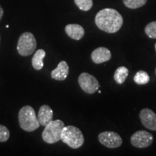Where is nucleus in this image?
<instances>
[{
    "mask_svg": "<svg viewBox=\"0 0 156 156\" xmlns=\"http://www.w3.org/2000/svg\"><path fill=\"white\" fill-rule=\"evenodd\" d=\"M131 144L137 148H145L151 146L153 142V134L145 130L136 132L131 136Z\"/></svg>",
    "mask_w": 156,
    "mask_h": 156,
    "instance_id": "nucleus-7",
    "label": "nucleus"
},
{
    "mask_svg": "<svg viewBox=\"0 0 156 156\" xmlns=\"http://www.w3.org/2000/svg\"><path fill=\"white\" fill-rule=\"evenodd\" d=\"M36 46L37 42L34 34L30 32H25L20 36L17 50L20 55L28 56L34 53Z\"/></svg>",
    "mask_w": 156,
    "mask_h": 156,
    "instance_id": "nucleus-5",
    "label": "nucleus"
},
{
    "mask_svg": "<svg viewBox=\"0 0 156 156\" xmlns=\"http://www.w3.org/2000/svg\"><path fill=\"white\" fill-rule=\"evenodd\" d=\"M134 83L137 85H145L149 83L150 76L145 71H138L134 77Z\"/></svg>",
    "mask_w": 156,
    "mask_h": 156,
    "instance_id": "nucleus-16",
    "label": "nucleus"
},
{
    "mask_svg": "<svg viewBox=\"0 0 156 156\" xmlns=\"http://www.w3.org/2000/svg\"><path fill=\"white\" fill-rule=\"evenodd\" d=\"M38 119L41 125L46 126L53 119V111L48 105H43L40 107L38 113Z\"/></svg>",
    "mask_w": 156,
    "mask_h": 156,
    "instance_id": "nucleus-12",
    "label": "nucleus"
},
{
    "mask_svg": "<svg viewBox=\"0 0 156 156\" xmlns=\"http://www.w3.org/2000/svg\"><path fill=\"white\" fill-rule=\"evenodd\" d=\"M95 23L100 30L108 34H114L122 28L123 17L116 9L105 8L95 15Z\"/></svg>",
    "mask_w": 156,
    "mask_h": 156,
    "instance_id": "nucleus-1",
    "label": "nucleus"
},
{
    "mask_svg": "<svg viewBox=\"0 0 156 156\" xmlns=\"http://www.w3.org/2000/svg\"><path fill=\"white\" fill-rule=\"evenodd\" d=\"M155 74H156V69H155Z\"/></svg>",
    "mask_w": 156,
    "mask_h": 156,
    "instance_id": "nucleus-23",
    "label": "nucleus"
},
{
    "mask_svg": "<svg viewBox=\"0 0 156 156\" xmlns=\"http://www.w3.org/2000/svg\"><path fill=\"white\" fill-rule=\"evenodd\" d=\"M46 56V51L44 49H38L35 52L32 58V66L36 70H41L44 67V58Z\"/></svg>",
    "mask_w": 156,
    "mask_h": 156,
    "instance_id": "nucleus-14",
    "label": "nucleus"
},
{
    "mask_svg": "<svg viewBox=\"0 0 156 156\" xmlns=\"http://www.w3.org/2000/svg\"><path fill=\"white\" fill-rule=\"evenodd\" d=\"M61 140L73 149L82 147L85 142V138L81 130L75 126H64L62 132Z\"/></svg>",
    "mask_w": 156,
    "mask_h": 156,
    "instance_id": "nucleus-3",
    "label": "nucleus"
},
{
    "mask_svg": "<svg viewBox=\"0 0 156 156\" xmlns=\"http://www.w3.org/2000/svg\"><path fill=\"white\" fill-rule=\"evenodd\" d=\"M62 120H52L46 126L42 132V139L48 144H54L61 140L62 132L64 127Z\"/></svg>",
    "mask_w": 156,
    "mask_h": 156,
    "instance_id": "nucleus-4",
    "label": "nucleus"
},
{
    "mask_svg": "<svg viewBox=\"0 0 156 156\" xmlns=\"http://www.w3.org/2000/svg\"><path fill=\"white\" fill-rule=\"evenodd\" d=\"M78 8L83 11H88L93 7V0H74Z\"/></svg>",
    "mask_w": 156,
    "mask_h": 156,
    "instance_id": "nucleus-18",
    "label": "nucleus"
},
{
    "mask_svg": "<svg viewBox=\"0 0 156 156\" xmlns=\"http://www.w3.org/2000/svg\"><path fill=\"white\" fill-rule=\"evenodd\" d=\"M69 74V66L65 61L60 62L55 69L52 70L51 78L58 81L65 80Z\"/></svg>",
    "mask_w": 156,
    "mask_h": 156,
    "instance_id": "nucleus-11",
    "label": "nucleus"
},
{
    "mask_svg": "<svg viewBox=\"0 0 156 156\" xmlns=\"http://www.w3.org/2000/svg\"><path fill=\"white\" fill-rule=\"evenodd\" d=\"M129 75V69L124 66L118 67L114 73V78L117 84H123Z\"/></svg>",
    "mask_w": 156,
    "mask_h": 156,
    "instance_id": "nucleus-15",
    "label": "nucleus"
},
{
    "mask_svg": "<svg viewBox=\"0 0 156 156\" xmlns=\"http://www.w3.org/2000/svg\"><path fill=\"white\" fill-rule=\"evenodd\" d=\"M3 15H4V9H3L2 7V6L0 5V20H1V19H2V17Z\"/></svg>",
    "mask_w": 156,
    "mask_h": 156,
    "instance_id": "nucleus-21",
    "label": "nucleus"
},
{
    "mask_svg": "<svg viewBox=\"0 0 156 156\" xmlns=\"http://www.w3.org/2000/svg\"><path fill=\"white\" fill-rule=\"evenodd\" d=\"M9 131L7 126L0 124V142H7L9 138Z\"/></svg>",
    "mask_w": 156,
    "mask_h": 156,
    "instance_id": "nucleus-20",
    "label": "nucleus"
},
{
    "mask_svg": "<svg viewBox=\"0 0 156 156\" xmlns=\"http://www.w3.org/2000/svg\"><path fill=\"white\" fill-rule=\"evenodd\" d=\"M155 51H156V43H155Z\"/></svg>",
    "mask_w": 156,
    "mask_h": 156,
    "instance_id": "nucleus-22",
    "label": "nucleus"
},
{
    "mask_svg": "<svg viewBox=\"0 0 156 156\" xmlns=\"http://www.w3.org/2000/svg\"><path fill=\"white\" fill-rule=\"evenodd\" d=\"M145 32L151 38H156V21L148 23L145 28Z\"/></svg>",
    "mask_w": 156,
    "mask_h": 156,
    "instance_id": "nucleus-19",
    "label": "nucleus"
},
{
    "mask_svg": "<svg viewBox=\"0 0 156 156\" xmlns=\"http://www.w3.org/2000/svg\"><path fill=\"white\" fill-rule=\"evenodd\" d=\"M140 118L145 127L156 131V114L150 108H144L140 113Z\"/></svg>",
    "mask_w": 156,
    "mask_h": 156,
    "instance_id": "nucleus-9",
    "label": "nucleus"
},
{
    "mask_svg": "<svg viewBox=\"0 0 156 156\" xmlns=\"http://www.w3.org/2000/svg\"><path fill=\"white\" fill-rule=\"evenodd\" d=\"M78 83L81 89L87 94H93L100 87L98 81L94 76L83 73L78 77Z\"/></svg>",
    "mask_w": 156,
    "mask_h": 156,
    "instance_id": "nucleus-6",
    "label": "nucleus"
},
{
    "mask_svg": "<svg viewBox=\"0 0 156 156\" xmlns=\"http://www.w3.org/2000/svg\"><path fill=\"white\" fill-rule=\"evenodd\" d=\"M65 32L69 38L78 41L83 38L85 35V30L80 25L69 24L66 25Z\"/></svg>",
    "mask_w": 156,
    "mask_h": 156,
    "instance_id": "nucleus-13",
    "label": "nucleus"
},
{
    "mask_svg": "<svg viewBox=\"0 0 156 156\" xmlns=\"http://www.w3.org/2000/svg\"><path fill=\"white\" fill-rule=\"evenodd\" d=\"M124 5L129 9H137L144 6L147 0H123Z\"/></svg>",
    "mask_w": 156,
    "mask_h": 156,
    "instance_id": "nucleus-17",
    "label": "nucleus"
},
{
    "mask_svg": "<svg viewBox=\"0 0 156 156\" xmlns=\"http://www.w3.org/2000/svg\"><path fill=\"white\" fill-rule=\"evenodd\" d=\"M112 58L110 50L106 47H98L93 51L91 54V58L95 64H101L109 61Z\"/></svg>",
    "mask_w": 156,
    "mask_h": 156,
    "instance_id": "nucleus-10",
    "label": "nucleus"
},
{
    "mask_svg": "<svg viewBox=\"0 0 156 156\" xmlns=\"http://www.w3.org/2000/svg\"><path fill=\"white\" fill-rule=\"evenodd\" d=\"M18 121L20 128L26 132H33L40 126L35 110L30 106H25L20 108Z\"/></svg>",
    "mask_w": 156,
    "mask_h": 156,
    "instance_id": "nucleus-2",
    "label": "nucleus"
},
{
    "mask_svg": "<svg viewBox=\"0 0 156 156\" xmlns=\"http://www.w3.org/2000/svg\"><path fill=\"white\" fill-rule=\"evenodd\" d=\"M98 140L101 144L108 148H117L122 144L121 136L114 132H101L98 134Z\"/></svg>",
    "mask_w": 156,
    "mask_h": 156,
    "instance_id": "nucleus-8",
    "label": "nucleus"
}]
</instances>
